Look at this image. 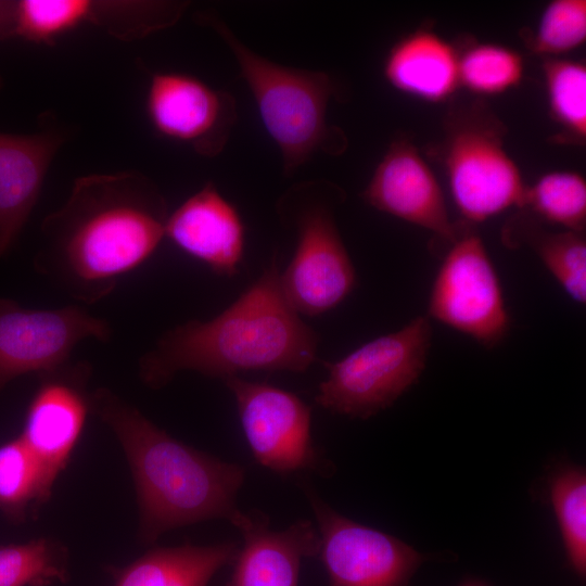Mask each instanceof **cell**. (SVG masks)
Listing matches in <instances>:
<instances>
[{"mask_svg":"<svg viewBox=\"0 0 586 586\" xmlns=\"http://www.w3.org/2000/svg\"><path fill=\"white\" fill-rule=\"evenodd\" d=\"M167 218L164 196L140 171L79 177L42 220L36 268L76 301L97 303L152 257Z\"/></svg>","mask_w":586,"mask_h":586,"instance_id":"obj_1","label":"cell"},{"mask_svg":"<svg viewBox=\"0 0 586 586\" xmlns=\"http://www.w3.org/2000/svg\"><path fill=\"white\" fill-rule=\"evenodd\" d=\"M319 336L286 302L276 259L229 307L166 331L139 360L144 384L160 388L181 371L219 378L246 371L304 372Z\"/></svg>","mask_w":586,"mask_h":586,"instance_id":"obj_2","label":"cell"},{"mask_svg":"<svg viewBox=\"0 0 586 586\" xmlns=\"http://www.w3.org/2000/svg\"><path fill=\"white\" fill-rule=\"evenodd\" d=\"M93 412L122 445L139 505V538L154 543L164 533L239 512L237 495L245 468L174 438L109 388L89 398Z\"/></svg>","mask_w":586,"mask_h":586,"instance_id":"obj_3","label":"cell"},{"mask_svg":"<svg viewBox=\"0 0 586 586\" xmlns=\"http://www.w3.org/2000/svg\"><path fill=\"white\" fill-rule=\"evenodd\" d=\"M195 20L216 31L233 54L286 176L316 153L340 155L346 150L345 133L328 122L329 103L339 92L328 73L289 67L255 53L213 12H200Z\"/></svg>","mask_w":586,"mask_h":586,"instance_id":"obj_4","label":"cell"},{"mask_svg":"<svg viewBox=\"0 0 586 586\" xmlns=\"http://www.w3.org/2000/svg\"><path fill=\"white\" fill-rule=\"evenodd\" d=\"M505 136L504 124L484 104L447 115L441 158L455 206L468 222L522 208L526 184Z\"/></svg>","mask_w":586,"mask_h":586,"instance_id":"obj_5","label":"cell"},{"mask_svg":"<svg viewBox=\"0 0 586 586\" xmlns=\"http://www.w3.org/2000/svg\"><path fill=\"white\" fill-rule=\"evenodd\" d=\"M432 341L429 317L365 343L344 358L324 361L328 377L315 396L322 408L369 419L391 407L422 374Z\"/></svg>","mask_w":586,"mask_h":586,"instance_id":"obj_6","label":"cell"},{"mask_svg":"<svg viewBox=\"0 0 586 586\" xmlns=\"http://www.w3.org/2000/svg\"><path fill=\"white\" fill-rule=\"evenodd\" d=\"M330 183L292 187L281 199L283 216L297 231L295 253L280 275L289 305L298 314L318 316L342 303L356 285V272L328 202Z\"/></svg>","mask_w":586,"mask_h":586,"instance_id":"obj_7","label":"cell"},{"mask_svg":"<svg viewBox=\"0 0 586 586\" xmlns=\"http://www.w3.org/2000/svg\"><path fill=\"white\" fill-rule=\"evenodd\" d=\"M297 485L317 522L318 556L329 586H408L419 566L434 558L393 535L344 517L322 499L308 480L300 479Z\"/></svg>","mask_w":586,"mask_h":586,"instance_id":"obj_8","label":"cell"},{"mask_svg":"<svg viewBox=\"0 0 586 586\" xmlns=\"http://www.w3.org/2000/svg\"><path fill=\"white\" fill-rule=\"evenodd\" d=\"M429 316L485 347L504 340L509 328L502 288L482 238L459 230L434 279Z\"/></svg>","mask_w":586,"mask_h":586,"instance_id":"obj_9","label":"cell"},{"mask_svg":"<svg viewBox=\"0 0 586 586\" xmlns=\"http://www.w3.org/2000/svg\"><path fill=\"white\" fill-rule=\"evenodd\" d=\"M224 383L234 396L244 435L259 464L279 474H334V463L314 443L311 407L297 395L239 375Z\"/></svg>","mask_w":586,"mask_h":586,"instance_id":"obj_10","label":"cell"},{"mask_svg":"<svg viewBox=\"0 0 586 586\" xmlns=\"http://www.w3.org/2000/svg\"><path fill=\"white\" fill-rule=\"evenodd\" d=\"M110 323L82 307L27 309L0 298V392L20 375L44 374L67 364L84 340L107 342Z\"/></svg>","mask_w":586,"mask_h":586,"instance_id":"obj_11","label":"cell"},{"mask_svg":"<svg viewBox=\"0 0 586 586\" xmlns=\"http://www.w3.org/2000/svg\"><path fill=\"white\" fill-rule=\"evenodd\" d=\"M145 107L154 130L198 154H220L237 123L233 97L184 73H153Z\"/></svg>","mask_w":586,"mask_h":586,"instance_id":"obj_12","label":"cell"},{"mask_svg":"<svg viewBox=\"0 0 586 586\" xmlns=\"http://www.w3.org/2000/svg\"><path fill=\"white\" fill-rule=\"evenodd\" d=\"M362 199L375 209L453 242L451 222L441 184L419 150L406 138L394 140L378 163Z\"/></svg>","mask_w":586,"mask_h":586,"instance_id":"obj_13","label":"cell"},{"mask_svg":"<svg viewBox=\"0 0 586 586\" xmlns=\"http://www.w3.org/2000/svg\"><path fill=\"white\" fill-rule=\"evenodd\" d=\"M90 367L86 362L41 374L20 435L37 460L49 489L65 468L84 429L89 400L84 394Z\"/></svg>","mask_w":586,"mask_h":586,"instance_id":"obj_14","label":"cell"},{"mask_svg":"<svg viewBox=\"0 0 586 586\" xmlns=\"http://www.w3.org/2000/svg\"><path fill=\"white\" fill-rule=\"evenodd\" d=\"M243 545L233 562L228 586H298L303 558L320 551V536L309 520L271 530L269 517L257 509L241 511L230 522Z\"/></svg>","mask_w":586,"mask_h":586,"instance_id":"obj_15","label":"cell"},{"mask_svg":"<svg viewBox=\"0 0 586 586\" xmlns=\"http://www.w3.org/2000/svg\"><path fill=\"white\" fill-rule=\"evenodd\" d=\"M165 237L219 276L238 272L244 252V225L237 208L213 182L205 183L168 215Z\"/></svg>","mask_w":586,"mask_h":586,"instance_id":"obj_16","label":"cell"},{"mask_svg":"<svg viewBox=\"0 0 586 586\" xmlns=\"http://www.w3.org/2000/svg\"><path fill=\"white\" fill-rule=\"evenodd\" d=\"M65 140V130L48 124L33 135L0 132V258L26 225Z\"/></svg>","mask_w":586,"mask_h":586,"instance_id":"obj_17","label":"cell"},{"mask_svg":"<svg viewBox=\"0 0 586 586\" xmlns=\"http://www.w3.org/2000/svg\"><path fill=\"white\" fill-rule=\"evenodd\" d=\"M383 75L399 92L426 102H443L460 87L458 51L436 33L418 29L390 49Z\"/></svg>","mask_w":586,"mask_h":586,"instance_id":"obj_18","label":"cell"},{"mask_svg":"<svg viewBox=\"0 0 586 586\" xmlns=\"http://www.w3.org/2000/svg\"><path fill=\"white\" fill-rule=\"evenodd\" d=\"M238 551L235 542L154 548L129 564L115 586H207L221 568L234 562Z\"/></svg>","mask_w":586,"mask_h":586,"instance_id":"obj_19","label":"cell"},{"mask_svg":"<svg viewBox=\"0 0 586 586\" xmlns=\"http://www.w3.org/2000/svg\"><path fill=\"white\" fill-rule=\"evenodd\" d=\"M515 239L535 251L543 264L569 296L579 303L586 302V240L584 232L563 230L552 232L542 228L535 220H515Z\"/></svg>","mask_w":586,"mask_h":586,"instance_id":"obj_20","label":"cell"},{"mask_svg":"<svg viewBox=\"0 0 586 586\" xmlns=\"http://www.w3.org/2000/svg\"><path fill=\"white\" fill-rule=\"evenodd\" d=\"M547 489L560 528L566 558L581 577L586 576V472L581 466L559 462L548 474Z\"/></svg>","mask_w":586,"mask_h":586,"instance_id":"obj_21","label":"cell"},{"mask_svg":"<svg viewBox=\"0 0 586 586\" xmlns=\"http://www.w3.org/2000/svg\"><path fill=\"white\" fill-rule=\"evenodd\" d=\"M543 75L549 112L564 141L586 140V65L565 58H546Z\"/></svg>","mask_w":586,"mask_h":586,"instance_id":"obj_22","label":"cell"},{"mask_svg":"<svg viewBox=\"0 0 586 586\" xmlns=\"http://www.w3.org/2000/svg\"><path fill=\"white\" fill-rule=\"evenodd\" d=\"M522 208L538 219L564 230L584 232L586 226V181L573 170H552L526 186Z\"/></svg>","mask_w":586,"mask_h":586,"instance_id":"obj_23","label":"cell"},{"mask_svg":"<svg viewBox=\"0 0 586 586\" xmlns=\"http://www.w3.org/2000/svg\"><path fill=\"white\" fill-rule=\"evenodd\" d=\"M92 0L11 1L10 37L52 44L62 35L89 23Z\"/></svg>","mask_w":586,"mask_h":586,"instance_id":"obj_24","label":"cell"},{"mask_svg":"<svg viewBox=\"0 0 586 586\" xmlns=\"http://www.w3.org/2000/svg\"><path fill=\"white\" fill-rule=\"evenodd\" d=\"M523 74V59L511 48L479 42L458 51L459 86L474 94H501L520 85Z\"/></svg>","mask_w":586,"mask_h":586,"instance_id":"obj_25","label":"cell"},{"mask_svg":"<svg viewBox=\"0 0 586 586\" xmlns=\"http://www.w3.org/2000/svg\"><path fill=\"white\" fill-rule=\"evenodd\" d=\"M51 489L21 436L0 446V509L12 520H23L26 508L47 501Z\"/></svg>","mask_w":586,"mask_h":586,"instance_id":"obj_26","label":"cell"},{"mask_svg":"<svg viewBox=\"0 0 586 586\" xmlns=\"http://www.w3.org/2000/svg\"><path fill=\"white\" fill-rule=\"evenodd\" d=\"M64 548L47 539L0 547V586H46L66 578Z\"/></svg>","mask_w":586,"mask_h":586,"instance_id":"obj_27","label":"cell"},{"mask_svg":"<svg viewBox=\"0 0 586 586\" xmlns=\"http://www.w3.org/2000/svg\"><path fill=\"white\" fill-rule=\"evenodd\" d=\"M534 53L560 58L586 40V1L553 0L544 9L536 28L525 37Z\"/></svg>","mask_w":586,"mask_h":586,"instance_id":"obj_28","label":"cell"},{"mask_svg":"<svg viewBox=\"0 0 586 586\" xmlns=\"http://www.w3.org/2000/svg\"><path fill=\"white\" fill-rule=\"evenodd\" d=\"M11 1H0V39L9 38ZM2 79L0 76V89Z\"/></svg>","mask_w":586,"mask_h":586,"instance_id":"obj_29","label":"cell"},{"mask_svg":"<svg viewBox=\"0 0 586 586\" xmlns=\"http://www.w3.org/2000/svg\"><path fill=\"white\" fill-rule=\"evenodd\" d=\"M459 586H489V585L481 579H468L461 583Z\"/></svg>","mask_w":586,"mask_h":586,"instance_id":"obj_30","label":"cell"}]
</instances>
